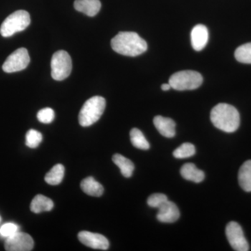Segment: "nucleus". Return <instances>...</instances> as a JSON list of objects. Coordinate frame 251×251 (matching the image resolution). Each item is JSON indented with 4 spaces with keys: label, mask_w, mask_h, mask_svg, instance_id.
Segmentation results:
<instances>
[{
    "label": "nucleus",
    "mask_w": 251,
    "mask_h": 251,
    "mask_svg": "<svg viewBox=\"0 0 251 251\" xmlns=\"http://www.w3.org/2000/svg\"><path fill=\"white\" fill-rule=\"evenodd\" d=\"M111 46L117 53L129 57H136L148 50L146 41L133 31L118 33L112 39Z\"/></svg>",
    "instance_id": "1"
},
{
    "label": "nucleus",
    "mask_w": 251,
    "mask_h": 251,
    "mask_svg": "<svg viewBox=\"0 0 251 251\" xmlns=\"http://www.w3.org/2000/svg\"><path fill=\"white\" fill-rule=\"evenodd\" d=\"M211 121L219 129L233 133L240 125V115L237 109L227 103H219L211 111Z\"/></svg>",
    "instance_id": "2"
},
{
    "label": "nucleus",
    "mask_w": 251,
    "mask_h": 251,
    "mask_svg": "<svg viewBox=\"0 0 251 251\" xmlns=\"http://www.w3.org/2000/svg\"><path fill=\"white\" fill-rule=\"evenodd\" d=\"M106 102L105 99L99 96L87 100L79 113V123L83 127L90 126L96 123L103 115Z\"/></svg>",
    "instance_id": "3"
},
{
    "label": "nucleus",
    "mask_w": 251,
    "mask_h": 251,
    "mask_svg": "<svg viewBox=\"0 0 251 251\" xmlns=\"http://www.w3.org/2000/svg\"><path fill=\"white\" fill-rule=\"evenodd\" d=\"M31 23L27 11L19 10L9 15L0 27V34L4 37H9L16 33L25 30Z\"/></svg>",
    "instance_id": "4"
},
{
    "label": "nucleus",
    "mask_w": 251,
    "mask_h": 251,
    "mask_svg": "<svg viewBox=\"0 0 251 251\" xmlns=\"http://www.w3.org/2000/svg\"><path fill=\"white\" fill-rule=\"evenodd\" d=\"M203 78L201 74L195 71H181L170 77L169 84L175 90H193L201 87Z\"/></svg>",
    "instance_id": "5"
},
{
    "label": "nucleus",
    "mask_w": 251,
    "mask_h": 251,
    "mask_svg": "<svg viewBox=\"0 0 251 251\" xmlns=\"http://www.w3.org/2000/svg\"><path fill=\"white\" fill-rule=\"evenodd\" d=\"M72 70V61L66 51L59 50L51 59V75L55 80H64L69 76Z\"/></svg>",
    "instance_id": "6"
},
{
    "label": "nucleus",
    "mask_w": 251,
    "mask_h": 251,
    "mask_svg": "<svg viewBox=\"0 0 251 251\" xmlns=\"http://www.w3.org/2000/svg\"><path fill=\"white\" fill-rule=\"evenodd\" d=\"M29 62L30 57L27 50L21 48L10 54L3 64L2 69L4 72L8 74L21 72L27 67Z\"/></svg>",
    "instance_id": "7"
},
{
    "label": "nucleus",
    "mask_w": 251,
    "mask_h": 251,
    "mask_svg": "<svg viewBox=\"0 0 251 251\" xmlns=\"http://www.w3.org/2000/svg\"><path fill=\"white\" fill-rule=\"evenodd\" d=\"M226 237L234 251H249V245L240 225L232 221L226 226Z\"/></svg>",
    "instance_id": "8"
},
{
    "label": "nucleus",
    "mask_w": 251,
    "mask_h": 251,
    "mask_svg": "<svg viewBox=\"0 0 251 251\" xmlns=\"http://www.w3.org/2000/svg\"><path fill=\"white\" fill-rule=\"evenodd\" d=\"M4 247L7 251H29L34 247V240L29 234L18 232L6 238Z\"/></svg>",
    "instance_id": "9"
},
{
    "label": "nucleus",
    "mask_w": 251,
    "mask_h": 251,
    "mask_svg": "<svg viewBox=\"0 0 251 251\" xmlns=\"http://www.w3.org/2000/svg\"><path fill=\"white\" fill-rule=\"evenodd\" d=\"M78 239L84 245L99 250H107L110 245L107 238L102 234L93 233L88 231L79 232Z\"/></svg>",
    "instance_id": "10"
},
{
    "label": "nucleus",
    "mask_w": 251,
    "mask_h": 251,
    "mask_svg": "<svg viewBox=\"0 0 251 251\" xmlns=\"http://www.w3.org/2000/svg\"><path fill=\"white\" fill-rule=\"evenodd\" d=\"M180 212L177 206L171 201H166L158 208L157 219L165 224H172L179 219Z\"/></svg>",
    "instance_id": "11"
},
{
    "label": "nucleus",
    "mask_w": 251,
    "mask_h": 251,
    "mask_svg": "<svg viewBox=\"0 0 251 251\" xmlns=\"http://www.w3.org/2000/svg\"><path fill=\"white\" fill-rule=\"evenodd\" d=\"M191 45L195 50L201 51L204 49L209 39L207 28L204 25L199 24L195 26L191 31Z\"/></svg>",
    "instance_id": "12"
},
{
    "label": "nucleus",
    "mask_w": 251,
    "mask_h": 251,
    "mask_svg": "<svg viewBox=\"0 0 251 251\" xmlns=\"http://www.w3.org/2000/svg\"><path fill=\"white\" fill-rule=\"evenodd\" d=\"M153 125L160 133L166 138H173L175 136L176 124L171 118L156 116L153 119Z\"/></svg>",
    "instance_id": "13"
},
{
    "label": "nucleus",
    "mask_w": 251,
    "mask_h": 251,
    "mask_svg": "<svg viewBox=\"0 0 251 251\" xmlns=\"http://www.w3.org/2000/svg\"><path fill=\"white\" fill-rule=\"evenodd\" d=\"M74 8L77 11L94 17L100 11L101 3L100 0H75Z\"/></svg>",
    "instance_id": "14"
},
{
    "label": "nucleus",
    "mask_w": 251,
    "mask_h": 251,
    "mask_svg": "<svg viewBox=\"0 0 251 251\" xmlns=\"http://www.w3.org/2000/svg\"><path fill=\"white\" fill-rule=\"evenodd\" d=\"M180 173L184 179L195 183L202 182L205 177L204 172L198 169L193 163H186L181 167Z\"/></svg>",
    "instance_id": "15"
},
{
    "label": "nucleus",
    "mask_w": 251,
    "mask_h": 251,
    "mask_svg": "<svg viewBox=\"0 0 251 251\" xmlns=\"http://www.w3.org/2000/svg\"><path fill=\"white\" fill-rule=\"evenodd\" d=\"M80 187L86 194L94 197H100L104 192L103 186L92 176L82 180L81 181Z\"/></svg>",
    "instance_id": "16"
},
{
    "label": "nucleus",
    "mask_w": 251,
    "mask_h": 251,
    "mask_svg": "<svg viewBox=\"0 0 251 251\" xmlns=\"http://www.w3.org/2000/svg\"><path fill=\"white\" fill-rule=\"evenodd\" d=\"M54 206V203L52 200L43 196L37 195L31 201L30 209L35 214H39L43 211H49L52 210Z\"/></svg>",
    "instance_id": "17"
},
{
    "label": "nucleus",
    "mask_w": 251,
    "mask_h": 251,
    "mask_svg": "<svg viewBox=\"0 0 251 251\" xmlns=\"http://www.w3.org/2000/svg\"><path fill=\"white\" fill-rule=\"evenodd\" d=\"M238 179L239 185L244 191L251 192V160L246 161L241 166Z\"/></svg>",
    "instance_id": "18"
},
{
    "label": "nucleus",
    "mask_w": 251,
    "mask_h": 251,
    "mask_svg": "<svg viewBox=\"0 0 251 251\" xmlns=\"http://www.w3.org/2000/svg\"><path fill=\"white\" fill-rule=\"evenodd\" d=\"M112 161H113L117 166L120 168L122 175L128 178L132 176L135 167L133 162L130 161V160L122 156L120 153H115L112 156Z\"/></svg>",
    "instance_id": "19"
},
{
    "label": "nucleus",
    "mask_w": 251,
    "mask_h": 251,
    "mask_svg": "<svg viewBox=\"0 0 251 251\" xmlns=\"http://www.w3.org/2000/svg\"><path fill=\"white\" fill-rule=\"evenodd\" d=\"M65 168L62 164H57L52 167V169L46 174L45 181L46 183L52 186L58 185L62 182L64 176Z\"/></svg>",
    "instance_id": "20"
},
{
    "label": "nucleus",
    "mask_w": 251,
    "mask_h": 251,
    "mask_svg": "<svg viewBox=\"0 0 251 251\" xmlns=\"http://www.w3.org/2000/svg\"><path fill=\"white\" fill-rule=\"evenodd\" d=\"M130 142L135 148L140 150H148L150 148V143L141 130L138 128H133L130 132Z\"/></svg>",
    "instance_id": "21"
},
{
    "label": "nucleus",
    "mask_w": 251,
    "mask_h": 251,
    "mask_svg": "<svg viewBox=\"0 0 251 251\" xmlns=\"http://www.w3.org/2000/svg\"><path fill=\"white\" fill-rule=\"evenodd\" d=\"M234 57L238 62L243 64H251V43L238 47L234 52Z\"/></svg>",
    "instance_id": "22"
},
{
    "label": "nucleus",
    "mask_w": 251,
    "mask_h": 251,
    "mask_svg": "<svg viewBox=\"0 0 251 251\" xmlns=\"http://www.w3.org/2000/svg\"><path fill=\"white\" fill-rule=\"evenodd\" d=\"M195 153H196V148L194 145L191 143H185L175 150L173 156L176 158L183 159V158H190Z\"/></svg>",
    "instance_id": "23"
},
{
    "label": "nucleus",
    "mask_w": 251,
    "mask_h": 251,
    "mask_svg": "<svg viewBox=\"0 0 251 251\" xmlns=\"http://www.w3.org/2000/svg\"><path fill=\"white\" fill-rule=\"evenodd\" d=\"M43 140V135L40 132L34 129L28 130L26 134V145L28 148L34 149L39 147Z\"/></svg>",
    "instance_id": "24"
},
{
    "label": "nucleus",
    "mask_w": 251,
    "mask_h": 251,
    "mask_svg": "<svg viewBox=\"0 0 251 251\" xmlns=\"http://www.w3.org/2000/svg\"><path fill=\"white\" fill-rule=\"evenodd\" d=\"M168 197L163 193H154L149 197L148 200V205L153 208H158L168 201Z\"/></svg>",
    "instance_id": "25"
},
{
    "label": "nucleus",
    "mask_w": 251,
    "mask_h": 251,
    "mask_svg": "<svg viewBox=\"0 0 251 251\" xmlns=\"http://www.w3.org/2000/svg\"><path fill=\"white\" fill-rule=\"evenodd\" d=\"M37 118L39 121L43 124H50L53 121L54 119V112L52 108H46L41 109L37 114Z\"/></svg>",
    "instance_id": "26"
},
{
    "label": "nucleus",
    "mask_w": 251,
    "mask_h": 251,
    "mask_svg": "<svg viewBox=\"0 0 251 251\" xmlns=\"http://www.w3.org/2000/svg\"><path fill=\"white\" fill-rule=\"evenodd\" d=\"M18 232V227L17 225L12 224V223H8V224L3 225L0 227V235L1 237L6 238L11 237Z\"/></svg>",
    "instance_id": "27"
},
{
    "label": "nucleus",
    "mask_w": 251,
    "mask_h": 251,
    "mask_svg": "<svg viewBox=\"0 0 251 251\" xmlns=\"http://www.w3.org/2000/svg\"><path fill=\"white\" fill-rule=\"evenodd\" d=\"M172 88L171 85L169 83L163 84L161 85V89L163 91H168Z\"/></svg>",
    "instance_id": "28"
}]
</instances>
